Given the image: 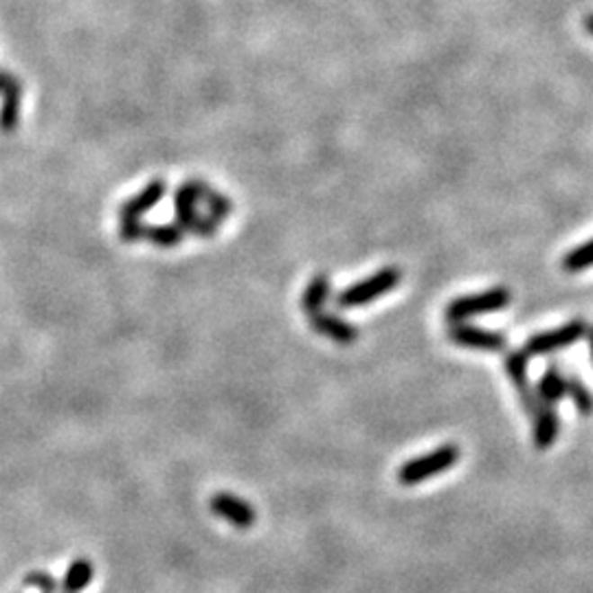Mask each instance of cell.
<instances>
[{"label": "cell", "mask_w": 593, "mask_h": 593, "mask_svg": "<svg viewBox=\"0 0 593 593\" xmlns=\"http://www.w3.org/2000/svg\"><path fill=\"white\" fill-rule=\"evenodd\" d=\"M400 279H402L400 268L385 266V268H381L378 273H373V275L361 279V282L352 283V286H347L346 291L338 292L334 301H337L338 308L367 306V303L376 301L378 297L391 292L393 288L400 283Z\"/></svg>", "instance_id": "1"}, {"label": "cell", "mask_w": 593, "mask_h": 593, "mask_svg": "<svg viewBox=\"0 0 593 593\" xmlns=\"http://www.w3.org/2000/svg\"><path fill=\"white\" fill-rule=\"evenodd\" d=\"M460 460V446L457 445H445L437 446L436 451L425 453V455L416 457V460H409L400 466L398 471V481L402 486H416V483H422L427 480H433L440 472L448 471L453 468Z\"/></svg>", "instance_id": "2"}, {"label": "cell", "mask_w": 593, "mask_h": 593, "mask_svg": "<svg viewBox=\"0 0 593 593\" xmlns=\"http://www.w3.org/2000/svg\"><path fill=\"white\" fill-rule=\"evenodd\" d=\"M510 291L503 286L488 288V291L472 292V295H462L453 299L446 306L445 317L451 323H462L466 319L477 317V315H488V312L503 310V308L510 306Z\"/></svg>", "instance_id": "3"}, {"label": "cell", "mask_w": 593, "mask_h": 593, "mask_svg": "<svg viewBox=\"0 0 593 593\" xmlns=\"http://www.w3.org/2000/svg\"><path fill=\"white\" fill-rule=\"evenodd\" d=\"M204 183L196 181H187L185 185L178 187L176 198H174V209H176V224L183 229V231H192L196 236H213L216 233V220L211 218H202L196 213V204L201 201Z\"/></svg>", "instance_id": "4"}, {"label": "cell", "mask_w": 593, "mask_h": 593, "mask_svg": "<svg viewBox=\"0 0 593 593\" xmlns=\"http://www.w3.org/2000/svg\"><path fill=\"white\" fill-rule=\"evenodd\" d=\"M587 330H589V323L585 319H571V321L562 323L561 328H554V330H545L532 334L530 338L526 341V356H547V354L562 350V347H570L574 343L580 341L585 337Z\"/></svg>", "instance_id": "5"}, {"label": "cell", "mask_w": 593, "mask_h": 593, "mask_svg": "<svg viewBox=\"0 0 593 593\" xmlns=\"http://www.w3.org/2000/svg\"><path fill=\"white\" fill-rule=\"evenodd\" d=\"M446 338L460 347L481 352H503L508 347V338L503 332L486 330L480 326H468L466 321L453 323L446 330Z\"/></svg>", "instance_id": "6"}, {"label": "cell", "mask_w": 593, "mask_h": 593, "mask_svg": "<svg viewBox=\"0 0 593 593\" xmlns=\"http://www.w3.org/2000/svg\"><path fill=\"white\" fill-rule=\"evenodd\" d=\"M506 373H508V378L512 381V385H515L517 393H519L523 411L530 413V416H535L538 409H541V402H538L535 387H530L526 352L512 350L506 354Z\"/></svg>", "instance_id": "7"}, {"label": "cell", "mask_w": 593, "mask_h": 593, "mask_svg": "<svg viewBox=\"0 0 593 593\" xmlns=\"http://www.w3.org/2000/svg\"><path fill=\"white\" fill-rule=\"evenodd\" d=\"M166 192H167V183L163 181V178H154V181H149L137 196L123 202V207L119 209V220L137 222L139 218L146 216L149 209H154L163 201Z\"/></svg>", "instance_id": "8"}, {"label": "cell", "mask_w": 593, "mask_h": 593, "mask_svg": "<svg viewBox=\"0 0 593 593\" xmlns=\"http://www.w3.org/2000/svg\"><path fill=\"white\" fill-rule=\"evenodd\" d=\"M211 510L213 515L220 517V519H224L227 523H231V526L240 527V530L251 527L257 519L256 510H253L247 501L240 499V497L229 495V492H218V495L213 497Z\"/></svg>", "instance_id": "9"}, {"label": "cell", "mask_w": 593, "mask_h": 593, "mask_svg": "<svg viewBox=\"0 0 593 593\" xmlns=\"http://www.w3.org/2000/svg\"><path fill=\"white\" fill-rule=\"evenodd\" d=\"M310 326L312 330L321 334V337L330 338L334 343H341V346H352L358 338V330L347 323L346 319L332 315V312H315L310 315Z\"/></svg>", "instance_id": "10"}, {"label": "cell", "mask_w": 593, "mask_h": 593, "mask_svg": "<svg viewBox=\"0 0 593 593\" xmlns=\"http://www.w3.org/2000/svg\"><path fill=\"white\" fill-rule=\"evenodd\" d=\"M532 418H535V427H532L535 448L547 451L550 446H554L558 431H561V416L554 407H541Z\"/></svg>", "instance_id": "11"}, {"label": "cell", "mask_w": 593, "mask_h": 593, "mask_svg": "<svg viewBox=\"0 0 593 593\" xmlns=\"http://www.w3.org/2000/svg\"><path fill=\"white\" fill-rule=\"evenodd\" d=\"M3 108H0V130L13 132L20 121V102H22V86L13 75H9L3 88Z\"/></svg>", "instance_id": "12"}, {"label": "cell", "mask_w": 593, "mask_h": 593, "mask_svg": "<svg viewBox=\"0 0 593 593\" xmlns=\"http://www.w3.org/2000/svg\"><path fill=\"white\" fill-rule=\"evenodd\" d=\"M535 391L541 407H556L565 398V376H562L554 363L543 373Z\"/></svg>", "instance_id": "13"}, {"label": "cell", "mask_w": 593, "mask_h": 593, "mask_svg": "<svg viewBox=\"0 0 593 593\" xmlns=\"http://www.w3.org/2000/svg\"><path fill=\"white\" fill-rule=\"evenodd\" d=\"M332 295V282L328 275H315L310 279V283L306 286L301 295V308L308 315H315L321 312V308L326 306L328 299Z\"/></svg>", "instance_id": "14"}, {"label": "cell", "mask_w": 593, "mask_h": 593, "mask_svg": "<svg viewBox=\"0 0 593 593\" xmlns=\"http://www.w3.org/2000/svg\"><path fill=\"white\" fill-rule=\"evenodd\" d=\"M565 396L571 398L574 407L578 409V413L582 416H591L593 413V393L576 373H570L565 376Z\"/></svg>", "instance_id": "15"}, {"label": "cell", "mask_w": 593, "mask_h": 593, "mask_svg": "<svg viewBox=\"0 0 593 593\" xmlns=\"http://www.w3.org/2000/svg\"><path fill=\"white\" fill-rule=\"evenodd\" d=\"M183 233L185 231L178 224H152V227L143 229V238L163 248L176 247L183 240Z\"/></svg>", "instance_id": "16"}, {"label": "cell", "mask_w": 593, "mask_h": 593, "mask_svg": "<svg viewBox=\"0 0 593 593\" xmlns=\"http://www.w3.org/2000/svg\"><path fill=\"white\" fill-rule=\"evenodd\" d=\"M93 578V567L88 561H75L71 567H68L67 578L62 582V591L64 593H79L84 587L91 582Z\"/></svg>", "instance_id": "17"}, {"label": "cell", "mask_w": 593, "mask_h": 593, "mask_svg": "<svg viewBox=\"0 0 593 593\" xmlns=\"http://www.w3.org/2000/svg\"><path fill=\"white\" fill-rule=\"evenodd\" d=\"M591 266H593V240L580 244V247H576L574 251H570L565 257H562V271L567 273H580Z\"/></svg>", "instance_id": "18"}, {"label": "cell", "mask_w": 593, "mask_h": 593, "mask_svg": "<svg viewBox=\"0 0 593 593\" xmlns=\"http://www.w3.org/2000/svg\"><path fill=\"white\" fill-rule=\"evenodd\" d=\"M201 201H204V204H207L209 218H211V220L222 222L224 218H227L229 213H231V201H229V198L224 196V193L213 192V189L209 187L207 183H204V187H202Z\"/></svg>", "instance_id": "19"}, {"label": "cell", "mask_w": 593, "mask_h": 593, "mask_svg": "<svg viewBox=\"0 0 593 593\" xmlns=\"http://www.w3.org/2000/svg\"><path fill=\"white\" fill-rule=\"evenodd\" d=\"M24 585L38 587V589L42 591V593H56L58 591L56 580H53V578L47 576V574H31V576H27V578H24Z\"/></svg>", "instance_id": "20"}, {"label": "cell", "mask_w": 593, "mask_h": 593, "mask_svg": "<svg viewBox=\"0 0 593 593\" xmlns=\"http://www.w3.org/2000/svg\"><path fill=\"white\" fill-rule=\"evenodd\" d=\"M582 24H585L587 31H589L591 36H593V13H589V16H585V20H582Z\"/></svg>", "instance_id": "21"}, {"label": "cell", "mask_w": 593, "mask_h": 593, "mask_svg": "<svg viewBox=\"0 0 593 593\" xmlns=\"http://www.w3.org/2000/svg\"><path fill=\"white\" fill-rule=\"evenodd\" d=\"M9 75H12V73H4V71H0V93H3L4 84H7V79H9Z\"/></svg>", "instance_id": "22"}, {"label": "cell", "mask_w": 593, "mask_h": 593, "mask_svg": "<svg viewBox=\"0 0 593 593\" xmlns=\"http://www.w3.org/2000/svg\"><path fill=\"white\" fill-rule=\"evenodd\" d=\"M585 337L589 338V352H591V358H593V326H589V330H587Z\"/></svg>", "instance_id": "23"}]
</instances>
